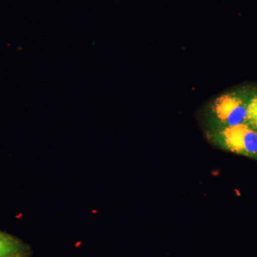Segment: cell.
Masks as SVG:
<instances>
[{
  "mask_svg": "<svg viewBox=\"0 0 257 257\" xmlns=\"http://www.w3.org/2000/svg\"><path fill=\"white\" fill-rule=\"evenodd\" d=\"M251 90L226 91L211 99L205 108L206 130H218L246 123V109Z\"/></svg>",
  "mask_w": 257,
  "mask_h": 257,
  "instance_id": "cell-1",
  "label": "cell"
},
{
  "mask_svg": "<svg viewBox=\"0 0 257 257\" xmlns=\"http://www.w3.org/2000/svg\"><path fill=\"white\" fill-rule=\"evenodd\" d=\"M206 136L211 143L223 150L257 158V131L246 123L206 130Z\"/></svg>",
  "mask_w": 257,
  "mask_h": 257,
  "instance_id": "cell-2",
  "label": "cell"
},
{
  "mask_svg": "<svg viewBox=\"0 0 257 257\" xmlns=\"http://www.w3.org/2000/svg\"><path fill=\"white\" fill-rule=\"evenodd\" d=\"M246 124L257 131V90H251L248 98Z\"/></svg>",
  "mask_w": 257,
  "mask_h": 257,
  "instance_id": "cell-3",
  "label": "cell"
},
{
  "mask_svg": "<svg viewBox=\"0 0 257 257\" xmlns=\"http://www.w3.org/2000/svg\"><path fill=\"white\" fill-rule=\"evenodd\" d=\"M21 245L18 240L0 231V249H8L13 252H20Z\"/></svg>",
  "mask_w": 257,
  "mask_h": 257,
  "instance_id": "cell-4",
  "label": "cell"
},
{
  "mask_svg": "<svg viewBox=\"0 0 257 257\" xmlns=\"http://www.w3.org/2000/svg\"><path fill=\"white\" fill-rule=\"evenodd\" d=\"M13 251H10L8 249H0V257H4L8 256V255L12 254V253H15Z\"/></svg>",
  "mask_w": 257,
  "mask_h": 257,
  "instance_id": "cell-5",
  "label": "cell"
},
{
  "mask_svg": "<svg viewBox=\"0 0 257 257\" xmlns=\"http://www.w3.org/2000/svg\"><path fill=\"white\" fill-rule=\"evenodd\" d=\"M4 257H24L23 255L20 254V253H12V254L8 255V256H4Z\"/></svg>",
  "mask_w": 257,
  "mask_h": 257,
  "instance_id": "cell-6",
  "label": "cell"
}]
</instances>
